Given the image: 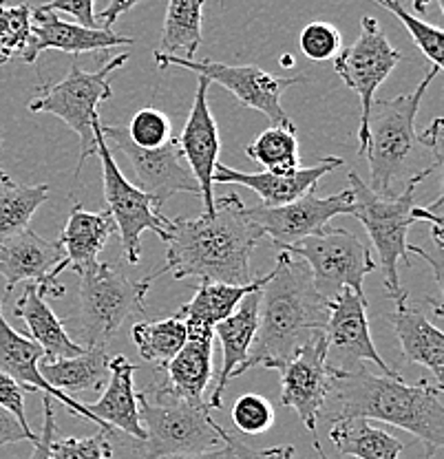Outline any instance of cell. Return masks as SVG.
Masks as SVG:
<instances>
[{
	"label": "cell",
	"mask_w": 444,
	"mask_h": 459,
	"mask_svg": "<svg viewBox=\"0 0 444 459\" xmlns=\"http://www.w3.org/2000/svg\"><path fill=\"white\" fill-rule=\"evenodd\" d=\"M440 69L431 66L412 93H403L394 100H379L371 104L367 119V148L370 155L371 186L380 197H391L394 184L403 175L415 143H420L415 133V115L420 111L424 93L438 78Z\"/></svg>",
	"instance_id": "6"
},
{
	"label": "cell",
	"mask_w": 444,
	"mask_h": 459,
	"mask_svg": "<svg viewBox=\"0 0 444 459\" xmlns=\"http://www.w3.org/2000/svg\"><path fill=\"white\" fill-rule=\"evenodd\" d=\"M113 433L100 429L91 437H54L49 444V459H111Z\"/></svg>",
	"instance_id": "37"
},
{
	"label": "cell",
	"mask_w": 444,
	"mask_h": 459,
	"mask_svg": "<svg viewBox=\"0 0 444 459\" xmlns=\"http://www.w3.org/2000/svg\"><path fill=\"white\" fill-rule=\"evenodd\" d=\"M281 65H283V66H292L294 65L292 56H283V57H281Z\"/></svg>",
	"instance_id": "50"
},
{
	"label": "cell",
	"mask_w": 444,
	"mask_h": 459,
	"mask_svg": "<svg viewBox=\"0 0 444 459\" xmlns=\"http://www.w3.org/2000/svg\"><path fill=\"white\" fill-rule=\"evenodd\" d=\"M274 406L259 394L241 395L232 406V422L243 435H264L274 427Z\"/></svg>",
	"instance_id": "38"
},
{
	"label": "cell",
	"mask_w": 444,
	"mask_h": 459,
	"mask_svg": "<svg viewBox=\"0 0 444 459\" xmlns=\"http://www.w3.org/2000/svg\"><path fill=\"white\" fill-rule=\"evenodd\" d=\"M152 281L131 279L122 267L98 263L80 274V336L84 347L107 349L126 318L142 314Z\"/></svg>",
	"instance_id": "8"
},
{
	"label": "cell",
	"mask_w": 444,
	"mask_h": 459,
	"mask_svg": "<svg viewBox=\"0 0 444 459\" xmlns=\"http://www.w3.org/2000/svg\"><path fill=\"white\" fill-rule=\"evenodd\" d=\"M326 356L327 365L336 371L361 369V362H374L380 373L389 376L391 367L380 358L371 341L367 300L343 287L329 300V316L326 325Z\"/></svg>",
	"instance_id": "14"
},
{
	"label": "cell",
	"mask_w": 444,
	"mask_h": 459,
	"mask_svg": "<svg viewBox=\"0 0 444 459\" xmlns=\"http://www.w3.org/2000/svg\"><path fill=\"white\" fill-rule=\"evenodd\" d=\"M341 157H326L318 164L308 166L290 172V175H270V172H241L231 169V166L217 164L214 166V184H239L246 188L255 190L259 195L264 208H279V205L292 204L299 197H303L308 190L317 188L321 177L327 172L341 169Z\"/></svg>",
	"instance_id": "21"
},
{
	"label": "cell",
	"mask_w": 444,
	"mask_h": 459,
	"mask_svg": "<svg viewBox=\"0 0 444 459\" xmlns=\"http://www.w3.org/2000/svg\"><path fill=\"white\" fill-rule=\"evenodd\" d=\"M49 197V186H16L9 184L0 193V241L16 237L30 228L33 214Z\"/></svg>",
	"instance_id": "34"
},
{
	"label": "cell",
	"mask_w": 444,
	"mask_h": 459,
	"mask_svg": "<svg viewBox=\"0 0 444 459\" xmlns=\"http://www.w3.org/2000/svg\"><path fill=\"white\" fill-rule=\"evenodd\" d=\"M42 406H45V424H42V433L33 442V451L30 459H49V444L56 437V409L54 398L45 395L42 398Z\"/></svg>",
	"instance_id": "43"
},
{
	"label": "cell",
	"mask_w": 444,
	"mask_h": 459,
	"mask_svg": "<svg viewBox=\"0 0 444 459\" xmlns=\"http://www.w3.org/2000/svg\"><path fill=\"white\" fill-rule=\"evenodd\" d=\"M204 36V0H169L164 29H161V54L186 51L188 60L197 54Z\"/></svg>",
	"instance_id": "32"
},
{
	"label": "cell",
	"mask_w": 444,
	"mask_h": 459,
	"mask_svg": "<svg viewBox=\"0 0 444 459\" xmlns=\"http://www.w3.org/2000/svg\"><path fill=\"white\" fill-rule=\"evenodd\" d=\"M299 45L303 56L309 57V60H332V57L341 54V31L332 22H309L300 31Z\"/></svg>",
	"instance_id": "39"
},
{
	"label": "cell",
	"mask_w": 444,
	"mask_h": 459,
	"mask_svg": "<svg viewBox=\"0 0 444 459\" xmlns=\"http://www.w3.org/2000/svg\"><path fill=\"white\" fill-rule=\"evenodd\" d=\"M93 4L95 0H49L47 4H40V9L45 12H65L69 16H74L78 21V25L87 27V29H104L100 27L98 18H95L93 12Z\"/></svg>",
	"instance_id": "41"
},
{
	"label": "cell",
	"mask_w": 444,
	"mask_h": 459,
	"mask_svg": "<svg viewBox=\"0 0 444 459\" xmlns=\"http://www.w3.org/2000/svg\"><path fill=\"white\" fill-rule=\"evenodd\" d=\"M327 316L329 300L317 291L308 265L281 252L261 290L257 336L239 376L252 367L281 369L303 344L323 336Z\"/></svg>",
	"instance_id": "3"
},
{
	"label": "cell",
	"mask_w": 444,
	"mask_h": 459,
	"mask_svg": "<svg viewBox=\"0 0 444 459\" xmlns=\"http://www.w3.org/2000/svg\"><path fill=\"white\" fill-rule=\"evenodd\" d=\"M133 38L119 36L111 29H87L78 22H65L54 12L31 9L30 42L22 51V60L36 62L42 51H62V54H91V51H107L116 47H131Z\"/></svg>",
	"instance_id": "19"
},
{
	"label": "cell",
	"mask_w": 444,
	"mask_h": 459,
	"mask_svg": "<svg viewBox=\"0 0 444 459\" xmlns=\"http://www.w3.org/2000/svg\"><path fill=\"white\" fill-rule=\"evenodd\" d=\"M440 166L431 164L422 169L415 175L409 177V184L400 195H391V197H380L376 195L356 172H350V193H352V210L350 214L362 223L370 234L371 243H374L376 252H379L380 267L385 274V287L389 299L394 300L396 307L407 305V291L400 285L398 276V263H409L407 250V232L414 226V208H415V188L424 177L431 175Z\"/></svg>",
	"instance_id": "4"
},
{
	"label": "cell",
	"mask_w": 444,
	"mask_h": 459,
	"mask_svg": "<svg viewBox=\"0 0 444 459\" xmlns=\"http://www.w3.org/2000/svg\"><path fill=\"white\" fill-rule=\"evenodd\" d=\"M40 358H45L42 349L38 347L31 338H27L25 333L16 332V329L4 320L3 305H0V371L7 373L12 380H16L22 391H42L45 395L60 400L62 404L69 409L71 415H80V418L89 420V422L98 424V427L102 429V424L89 413L84 402L74 400L71 395L54 389V386L42 377L40 367H38V360H40Z\"/></svg>",
	"instance_id": "20"
},
{
	"label": "cell",
	"mask_w": 444,
	"mask_h": 459,
	"mask_svg": "<svg viewBox=\"0 0 444 459\" xmlns=\"http://www.w3.org/2000/svg\"><path fill=\"white\" fill-rule=\"evenodd\" d=\"M350 188L332 197H318L317 188H312L303 197L279 208H248V219L264 232V237L267 234L272 238V246L285 252L294 243L321 232L338 214H350Z\"/></svg>",
	"instance_id": "15"
},
{
	"label": "cell",
	"mask_w": 444,
	"mask_h": 459,
	"mask_svg": "<svg viewBox=\"0 0 444 459\" xmlns=\"http://www.w3.org/2000/svg\"><path fill=\"white\" fill-rule=\"evenodd\" d=\"M261 238L264 232L248 219L239 195L214 199L213 214L170 219L166 261L148 279L173 274L175 281L246 285L252 281L250 256Z\"/></svg>",
	"instance_id": "1"
},
{
	"label": "cell",
	"mask_w": 444,
	"mask_h": 459,
	"mask_svg": "<svg viewBox=\"0 0 444 459\" xmlns=\"http://www.w3.org/2000/svg\"><path fill=\"white\" fill-rule=\"evenodd\" d=\"M329 439L341 455L356 459H398L405 448L398 437L361 418L332 422Z\"/></svg>",
	"instance_id": "30"
},
{
	"label": "cell",
	"mask_w": 444,
	"mask_h": 459,
	"mask_svg": "<svg viewBox=\"0 0 444 459\" xmlns=\"http://www.w3.org/2000/svg\"><path fill=\"white\" fill-rule=\"evenodd\" d=\"M276 371H281V404L294 409L300 422L314 433L332 394L334 369L327 365L326 336L303 344Z\"/></svg>",
	"instance_id": "16"
},
{
	"label": "cell",
	"mask_w": 444,
	"mask_h": 459,
	"mask_svg": "<svg viewBox=\"0 0 444 459\" xmlns=\"http://www.w3.org/2000/svg\"><path fill=\"white\" fill-rule=\"evenodd\" d=\"M219 437L223 444L231 446V451L235 453V459H299L296 457L294 446H272V448H252L248 444H243L237 435H232L231 430H226L219 424Z\"/></svg>",
	"instance_id": "40"
},
{
	"label": "cell",
	"mask_w": 444,
	"mask_h": 459,
	"mask_svg": "<svg viewBox=\"0 0 444 459\" xmlns=\"http://www.w3.org/2000/svg\"><path fill=\"white\" fill-rule=\"evenodd\" d=\"M261 290H264V287H261ZM261 290L248 294L235 312L228 316L226 320L214 325V333H217L223 349V360L222 371H219L217 376V385H214L213 398L208 402L210 409H222V398L228 382L239 376V369H241L248 353H250V347L257 336V323H259Z\"/></svg>",
	"instance_id": "23"
},
{
	"label": "cell",
	"mask_w": 444,
	"mask_h": 459,
	"mask_svg": "<svg viewBox=\"0 0 444 459\" xmlns=\"http://www.w3.org/2000/svg\"><path fill=\"white\" fill-rule=\"evenodd\" d=\"M107 349H84V353L62 360H45L40 367L42 377L62 394H87L100 391L109 380Z\"/></svg>",
	"instance_id": "29"
},
{
	"label": "cell",
	"mask_w": 444,
	"mask_h": 459,
	"mask_svg": "<svg viewBox=\"0 0 444 459\" xmlns=\"http://www.w3.org/2000/svg\"><path fill=\"white\" fill-rule=\"evenodd\" d=\"M128 54L109 60L100 71H84L78 62L69 66L65 80L56 84H42L30 102L31 113H51L60 117L80 140V160L75 177H80L87 160L98 152L95 146L93 119L100 115V104L113 95L111 75L126 65Z\"/></svg>",
	"instance_id": "7"
},
{
	"label": "cell",
	"mask_w": 444,
	"mask_h": 459,
	"mask_svg": "<svg viewBox=\"0 0 444 459\" xmlns=\"http://www.w3.org/2000/svg\"><path fill=\"white\" fill-rule=\"evenodd\" d=\"M116 232V221L107 212H89L83 205L75 204L71 208L69 219H66V226L62 230L60 238L56 243L60 246V250L65 252V258L60 261V265H56L54 270L47 274V279L42 283H38V291L42 296H62L65 294V287L58 285V276L65 270H74L75 274H83V272L93 270L98 265L100 252L104 250L109 238Z\"/></svg>",
	"instance_id": "17"
},
{
	"label": "cell",
	"mask_w": 444,
	"mask_h": 459,
	"mask_svg": "<svg viewBox=\"0 0 444 459\" xmlns=\"http://www.w3.org/2000/svg\"><path fill=\"white\" fill-rule=\"evenodd\" d=\"M429 3H431V0H414V9L418 13H424L427 12ZM438 3H440V9H444V0H438Z\"/></svg>",
	"instance_id": "47"
},
{
	"label": "cell",
	"mask_w": 444,
	"mask_h": 459,
	"mask_svg": "<svg viewBox=\"0 0 444 459\" xmlns=\"http://www.w3.org/2000/svg\"><path fill=\"white\" fill-rule=\"evenodd\" d=\"M336 402L329 422L361 418L367 422H385L412 433L427 448V459H436L444 446V395L440 385L420 380L407 385L398 371L376 373L365 367L354 371H336L332 394Z\"/></svg>",
	"instance_id": "2"
},
{
	"label": "cell",
	"mask_w": 444,
	"mask_h": 459,
	"mask_svg": "<svg viewBox=\"0 0 444 459\" xmlns=\"http://www.w3.org/2000/svg\"><path fill=\"white\" fill-rule=\"evenodd\" d=\"M285 252L303 258L314 287L327 300H332L343 287L365 299L362 281L376 270V263L365 243L350 230L327 226L318 234L294 243Z\"/></svg>",
	"instance_id": "9"
},
{
	"label": "cell",
	"mask_w": 444,
	"mask_h": 459,
	"mask_svg": "<svg viewBox=\"0 0 444 459\" xmlns=\"http://www.w3.org/2000/svg\"><path fill=\"white\" fill-rule=\"evenodd\" d=\"M208 89L206 78H199L197 93H195L193 108L184 124V131L178 137L181 152H184L186 164L190 166L195 181L199 184V197L204 201V212H214V166L219 164V128L208 107Z\"/></svg>",
	"instance_id": "18"
},
{
	"label": "cell",
	"mask_w": 444,
	"mask_h": 459,
	"mask_svg": "<svg viewBox=\"0 0 444 459\" xmlns=\"http://www.w3.org/2000/svg\"><path fill=\"white\" fill-rule=\"evenodd\" d=\"M405 60V54L389 45L379 21L362 16L361 36L354 45L343 49L334 57V71L343 78L361 100V126H358V157L365 155L367 148V119H370L374 93L391 75V71Z\"/></svg>",
	"instance_id": "12"
},
{
	"label": "cell",
	"mask_w": 444,
	"mask_h": 459,
	"mask_svg": "<svg viewBox=\"0 0 444 459\" xmlns=\"http://www.w3.org/2000/svg\"><path fill=\"white\" fill-rule=\"evenodd\" d=\"M13 316L22 318L27 325L31 341L42 349L45 360H62V358H75L84 353V344H78L66 333L65 325L49 307L45 296L38 291L36 283H27L25 291L13 305Z\"/></svg>",
	"instance_id": "26"
},
{
	"label": "cell",
	"mask_w": 444,
	"mask_h": 459,
	"mask_svg": "<svg viewBox=\"0 0 444 459\" xmlns=\"http://www.w3.org/2000/svg\"><path fill=\"white\" fill-rule=\"evenodd\" d=\"M374 3L380 4V7H385L387 12L394 13V16L403 22L405 29H407L409 36L414 38V42L418 45V49L433 62V66H436V69L442 71V65H444V31L442 29L431 25V22L415 18L414 13H409L407 9L400 4V0H374Z\"/></svg>",
	"instance_id": "35"
},
{
	"label": "cell",
	"mask_w": 444,
	"mask_h": 459,
	"mask_svg": "<svg viewBox=\"0 0 444 459\" xmlns=\"http://www.w3.org/2000/svg\"><path fill=\"white\" fill-rule=\"evenodd\" d=\"M161 459H235V453L231 451V446H228V444H223L222 448H214V451L190 453V455H170V457H161Z\"/></svg>",
	"instance_id": "46"
},
{
	"label": "cell",
	"mask_w": 444,
	"mask_h": 459,
	"mask_svg": "<svg viewBox=\"0 0 444 459\" xmlns=\"http://www.w3.org/2000/svg\"><path fill=\"white\" fill-rule=\"evenodd\" d=\"M0 184H3V186H9V184H13V181L9 179V175H7V172H4L3 169H0Z\"/></svg>",
	"instance_id": "49"
},
{
	"label": "cell",
	"mask_w": 444,
	"mask_h": 459,
	"mask_svg": "<svg viewBox=\"0 0 444 459\" xmlns=\"http://www.w3.org/2000/svg\"><path fill=\"white\" fill-rule=\"evenodd\" d=\"M137 367L126 356H116L109 360V380L104 385L102 398L87 404L89 413L102 424L104 430H122L135 442L144 439V429L140 424L137 394L133 385Z\"/></svg>",
	"instance_id": "22"
},
{
	"label": "cell",
	"mask_w": 444,
	"mask_h": 459,
	"mask_svg": "<svg viewBox=\"0 0 444 459\" xmlns=\"http://www.w3.org/2000/svg\"><path fill=\"white\" fill-rule=\"evenodd\" d=\"M95 146L102 164V179H104V199L109 204V214L116 221V230L122 237V250L128 265H137L142 256V234L155 232L161 241H169L170 219L161 214V210L155 208L152 199L142 193L137 186L124 177L119 166L113 160L109 143L102 137V119H93Z\"/></svg>",
	"instance_id": "10"
},
{
	"label": "cell",
	"mask_w": 444,
	"mask_h": 459,
	"mask_svg": "<svg viewBox=\"0 0 444 459\" xmlns=\"http://www.w3.org/2000/svg\"><path fill=\"white\" fill-rule=\"evenodd\" d=\"M157 66L166 69V66H181L197 74V78H206L210 84H219L248 108L264 113L272 122V126H283L290 122L288 113L281 107V95L290 86L303 82V75H294V78H283V75H272L261 66L255 65H222V62L213 60H188V57H179L178 54H161L155 51Z\"/></svg>",
	"instance_id": "11"
},
{
	"label": "cell",
	"mask_w": 444,
	"mask_h": 459,
	"mask_svg": "<svg viewBox=\"0 0 444 459\" xmlns=\"http://www.w3.org/2000/svg\"><path fill=\"white\" fill-rule=\"evenodd\" d=\"M102 137L126 157L128 164L135 170L137 188L152 199L157 210L164 208L166 201L179 193L199 195V184L195 181L190 166L186 164L178 137L166 142L164 146L152 148V151L137 148L128 140L124 126L102 124Z\"/></svg>",
	"instance_id": "13"
},
{
	"label": "cell",
	"mask_w": 444,
	"mask_h": 459,
	"mask_svg": "<svg viewBox=\"0 0 444 459\" xmlns=\"http://www.w3.org/2000/svg\"><path fill=\"white\" fill-rule=\"evenodd\" d=\"M65 258L58 243L38 237L33 230H22L16 237L0 241V276L4 279V290H13L18 283H42L56 265Z\"/></svg>",
	"instance_id": "24"
},
{
	"label": "cell",
	"mask_w": 444,
	"mask_h": 459,
	"mask_svg": "<svg viewBox=\"0 0 444 459\" xmlns=\"http://www.w3.org/2000/svg\"><path fill=\"white\" fill-rule=\"evenodd\" d=\"M267 281H270V274L252 279L246 285L199 283L193 300L178 312L184 320L188 338H214V325L226 320L248 294L259 291Z\"/></svg>",
	"instance_id": "25"
},
{
	"label": "cell",
	"mask_w": 444,
	"mask_h": 459,
	"mask_svg": "<svg viewBox=\"0 0 444 459\" xmlns=\"http://www.w3.org/2000/svg\"><path fill=\"white\" fill-rule=\"evenodd\" d=\"M131 336L140 356L160 369L169 365L188 341L186 325L178 314L160 320H140L133 325Z\"/></svg>",
	"instance_id": "31"
},
{
	"label": "cell",
	"mask_w": 444,
	"mask_h": 459,
	"mask_svg": "<svg viewBox=\"0 0 444 459\" xmlns=\"http://www.w3.org/2000/svg\"><path fill=\"white\" fill-rule=\"evenodd\" d=\"M246 155L264 166L270 175H290L300 169L299 140L294 124L270 126L246 146Z\"/></svg>",
	"instance_id": "33"
},
{
	"label": "cell",
	"mask_w": 444,
	"mask_h": 459,
	"mask_svg": "<svg viewBox=\"0 0 444 459\" xmlns=\"http://www.w3.org/2000/svg\"><path fill=\"white\" fill-rule=\"evenodd\" d=\"M38 433L25 429L7 409L0 406V446H7V444L16 442H36Z\"/></svg>",
	"instance_id": "44"
},
{
	"label": "cell",
	"mask_w": 444,
	"mask_h": 459,
	"mask_svg": "<svg viewBox=\"0 0 444 459\" xmlns=\"http://www.w3.org/2000/svg\"><path fill=\"white\" fill-rule=\"evenodd\" d=\"M140 424L144 429L142 459H161L170 455H190L222 448L219 422L213 409L179 398L166 385L148 386L137 394Z\"/></svg>",
	"instance_id": "5"
},
{
	"label": "cell",
	"mask_w": 444,
	"mask_h": 459,
	"mask_svg": "<svg viewBox=\"0 0 444 459\" xmlns=\"http://www.w3.org/2000/svg\"><path fill=\"white\" fill-rule=\"evenodd\" d=\"M314 451H317V457L318 459H329L326 455V451H323V446H321V442H318V439H314Z\"/></svg>",
	"instance_id": "48"
},
{
	"label": "cell",
	"mask_w": 444,
	"mask_h": 459,
	"mask_svg": "<svg viewBox=\"0 0 444 459\" xmlns=\"http://www.w3.org/2000/svg\"><path fill=\"white\" fill-rule=\"evenodd\" d=\"M137 3H142V0H109L107 7H104L102 12H100L98 16H95V18H98L100 27L111 29L113 22H116L118 18L122 16V13L131 12V9L135 7Z\"/></svg>",
	"instance_id": "45"
},
{
	"label": "cell",
	"mask_w": 444,
	"mask_h": 459,
	"mask_svg": "<svg viewBox=\"0 0 444 459\" xmlns=\"http://www.w3.org/2000/svg\"><path fill=\"white\" fill-rule=\"evenodd\" d=\"M126 135L137 148L152 151V148H160L173 140V124H170L169 115L161 113L160 108L146 107L133 115Z\"/></svg>",
	"instance_id": "36"
},
{
	"label": "cell",
	"mask_w": 444,
	"mask_h": 459,
	"mask_svg": "<svg viewBox=\"0 0 444 459\" xmlns=\"http://www.w3.org/2000/svg\"><path fill=\"white\" fill-rule=\"evenodd\" d=\"M213 341L214 338H188L178 356L164 367L169 376L164 385L193 404H204V391L213 380Z\"/></svg>",
	"instance_id": "28"
},
{
	"label": "cell",
	"mask_w": 444,
	"mask_h": 459,
	"mask_svg": "<svg viewBox=\"0 0 444 459\" xmlns=\"http://www.w3.org/2000/svg\"><path fill=\"white\" fill-rule=\"evenodd\" d=\"M389 325L400 341L403 360L427 367L438 380V385L442 386L444 336L440 329L420 309L409 307V305L396 307V312L389 314Z\"/></svg>",
	"instance_id": "27"
},
{
	"label": "cell",
	"mask_w": 444,
	"mask_h": 459,
	"mask_svg": "<svg viewBox=\"0 0 444 459\" xmlns=\"http://www.w3.org/2000/svg\"><path fill=\"white\" fill-rule=\"evenodd\" d=\"M0 406L7 409L22 427L31 430L25 415V391L21 389V385H18L16 380H12V377L3 371H0Z\"/></svg>",
	"instance_id": "42"
}]
</instances>
